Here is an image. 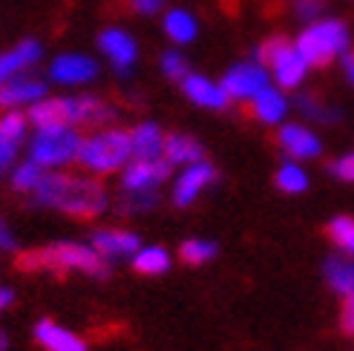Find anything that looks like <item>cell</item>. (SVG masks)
<instances>
[{
	"label": "cell",
	"instance_id": "22",
	"mask_svg": "<svg viewBox=\"0 0 354 351\" xmlns=\"http://www.w3.org/2000/svg\"><path fill=\"white\" fill-rule=\"evenodd\" d=\"M133 268L138 271V274H147V276H158V274H165L167 268H170V256H167V251H162V248H138L136 254H133Z\"/></svg>",
	"mask_w": 354,
	"mask_h": 351
},
{
	"label": "cell",
	"instance_id": "36",
	"mask_svg": "<svg viewBox=\"0 0 354 351\" xmlns=\"http://www.w3.org/2000/svg\"><path fill=\"white\" fill-rule=\"evenodd\" d=\"M343 73H346V78L354 84V49H346V52H343Z\"/></svg>",
	"mask_w": 354,
	"mask_h": 351
},
{
	"label": "cell",
	"instance_id": "24",
	"mask_svg": "<svg viewBox=\"0 0 354 351\" xmlns=\"http://www.w3.org/2000/svg\"><path fill=\"white\" fill-rule=\"evenodd\" d=\"M277 187L282 193H303L308 187V176L303 167L297 164H282L279 173H277Z\"/></svg>",
	"mask_w": 354,
	"mask_h": 351
},
{
	"label": "cell",
	"instance_id": "21",
	"mask_svg": "<svg viewBox=\"0 0 354 351\" xmlns=\"http://www.w3.org/2000/svg\"><path fill=\"white\" fill-rule=\"evenodd\" d=\"M165 32H167V38L176 41V44H190L193 38H196V17H193L190 12L185 9H173L165 15Z\"/></svg>",
	"mask_w": 354,
	"mask_h": 351
},
{
	"label": "cell",
	"instance_id": "6",
	"mask_svg": "<svg viewBox=\"0 0 354 351\" xmlns=\"http://www.w3.org/2000/svg\"><path fill=\"white\" fill-rule=\"evenodd\" d=\"M259 61L271 69L274 81L279 86H286V90H294L308 73V61L297 49V44L279 38V35H274V38H268L259 46Z\"/></svg>",
	"mask_w": 354,
	"mask_h": 351
},
{
	"label": "cell",
	"instance_id": "17",
	"mask_svg": "<svg viewBox=\"0 0 354 351\" xmlns=\"http://www.w3.org/2000/svg\"><path fill=\"white\" fill-rule=\"evenodd\" d=\"M93 248L104 259H118V256H133L138 251V236L127 231H95L93 234Z\"/></svg>",
	"mask_w": 354,
	"mask_h": 351
},
{
	"label": "cell",
	"instance_id": "31",
	"mask_svg": "<svg viewBox=\"0 0 354 351\" xmlns=\"http://www.w3.org/2000/svg\"><path fill=\"white\" fill-rule=\"evenodd\" d=\"M331 173L337 176V179H343V182H354V153L340 155V159L331 164Z\"/></svg>",
	"mask_w": 354,
	"mask_h": 351
},
{
	"label": "cell",
	"instance_id": "16",
	"mask_svg": "<svg viewBox=\"0 0 354 351\" xmlns=\"http://www.w3.org/2000/svg\"><path fill=\"white\" fill-rule=\"evenodd\" d=\"M35 340H38L46 351H86L81 337H75L73 331L61 328L52 320H41L38 325H35Z\"/></svg>",
	"mask_w": 354,
	"mask_h": 351
},
{
	"label": "cell",
	"instance_id": "27",
	"mask_svg": "<svg viewBox=\"0 0 354 351\" xmlns=\"http://www.w3.org/2000/svg\"><path fill=\"white\" fill-rule=\"evenodd\" d=\"M26 115L17 113V110H9L3 118H0V138H6V142H15L21 144L24 135H26Z\"/></svg>",
	"mask_w": 354,
	"mask_h": 351
},
{
	"label": "cell",
	"instance_id": "20",
	"mask_svg": "<svg viewBox=\"0 0 354 351\" xmlns=\"http://www.w3.org/2000/svg\"><path fill=\"white\" fill-rule=\"evenodd\" d=\"M165 159L170 164H193V162H202V147L193 142L190 135L182 133H173L165 138Z\"/></svg>",
	"mask_w": 354,
	"mask_h": 351
},
{
	"label": "cell",
	"instance_id": "19",
	"mask_svg": "<svg viewBox=\"0 0 354 351\" xmlns=\"http://www.w3.org/2000/svg\"><path fill=\"white\" fill-rule=\"evenodd\" d=\"M286 110H288L286 98H282L277 90H271V86H265L262 93H257L251 98V113L257 121H262V124H279V121L286 118Z\"/></svg>",
	"mask_w": 354,
	"mask_h": 351
},
{
	"label": "cell",
	"instance_id": "34",
	"mask_svg": "<svg viewBox=\"0 0 354 351\" xmlns=\"http://www.w3.org/2000/svg\"><path fill=\"white\" fill-rule=\"evenodd\" d=\"M165 3H167V0H130V6L136 12H141V15H156Z\"/></svg>",
	"mask_w": 354,
	"mask_h": 351
},
{
	"label": "cell",
	"instance_id": "25",
	"mask_svg": "<svg viewBox=\"0 0 354 351\" xmlns=\"http://www.w3.org/2000/svg\"><path fill=\"white\" fill-rule=\"evenodd\" d=\"M41 176H44V167L38 164V162H26V164H21L15 173H12V187L15 190H21V193H32L35 187H38V182H41Z\"/></svg>",
	"mask_w": 354,
	"mask_h": 351
},
{
	"label": "cell",
	"instance_id": "33",
	"mask_svg": "<svg viewBox=\"0 0 354 351\" xmlns=\"http://www.w3.org/2000/svg\"><path fill=\"white\" fill-rule=\"evenodd\" d=\"M17 147H21V144H15V142H6V138H0V173H3L6 167H12L15 155H17Z\"/></svg>",
	"mask_w": 354,
	"mask_h": 351
},
{
	"label": "cell",
	"instance_id": "7",
	"mask_svg": "<svg viewBox=\"0 0 354 351\" xmlns=\"http://www.w3.org/2000/svg\"><path fill=\"white\" fill-rule=\"evenodd\" d=\"M225 93L231 101H251L257 93L268 86V66L265 64H236L222 78Z\"/></svg>",
	"mask_w": 354,
	"mask_h": 351
},
{
	"label": "cell",
	"instance_id": "38",
	"mask_svg": "<svg viewBox=\"0 0 354 351\" xmlns=\"http://www.w3.org/2000/svg\"><path fill=\"white\" fill-rule=\"evenodd\" d=\"M346 251H348V254H351V256H354V236H351V242H348V245H346Z\"/></svg>",
	"mask_w": 354,
	"mask_h": 351
},
{
	"label": "cell",
	"instance_id": "1",
	"mask_svg": "<svg viewBox=\"0 0 354 351\" xmlns=\"http://www.w3.org/2000/svg\"><path fill=\"white\" fill-rule=\"evenodd\" d=\"M29 196L38 202V205L64 210V214L78 216V219L98 216L101 210L107 207V193H104V187L98 182L81 179V176L46 173V170L41 176L38 187H35Z\"/></svg>",
	"mask_w": 354,
	"mask_h": 351
},
{
	"label": "cell",
	"instance_id": "26",
	"mask_svg": "<svg viewBox=\"0 0 354 351\" xmlns=\"http://www.w3.org/2000/svg\"><path fill=\"white\" fill-rule=\"evenodd\" d=\"M214 254H216V245L205 242V239H187L179 251L182 262H187V265H202V262H207Z\"/></svg>",
	"mask_w": 354,
	"mask_h": 351
},
{
	"label": "cell",
	"instance_id": "28",
	"mask_svg": "<svg viewBox=\"0 0 354 351\" xmlns=\"http://www.w3.org/2000/svg\"><path fill=\"white\" fill-rule=\"evenodd\" d=\"M162 73L173 81H182L190 69H187V61L179 55V52H165L162 55Z\"/></svg>",
	"mask_w": 354,
	"mask_h": 351
},
{
	"label": "cell",
	"instance_id": "11",
	"mask_svg": "<svg viewBox=\"0 0 354 351\" xmlns=\"http://www.w3.org/2000/svg\"><path fill=\"white\" fill-rule=\"evenodd\" d=\"M182 90L185 95L193 101V104H199V107H207V110H225L227 104H231V95L225 93V86L222 84H214V81H207L202 75H185L182 78Z\"/></svg>",
	"mask_w": 354,
	"mask_h": 351
},
{
	"label": "cell",
	"instance_id": "39",
	"mask_svg": "<svg viewBox=\"0 0 354 351\" xmlns=\"http://www.w3.org/2000/svg\"><path fill=\"white\" fill-rule=\"evenodd\" d=\"M3 345H6V340H3V337H0V351H3Z\"/></svg>",
	"mask_w": 354,
	"mask_h": 351
},
{
	"label": "cell",
	"instance_id": "9",
	"mask_svg": "<svg viewBox=\"0 0 354 351\" xmlns=\"http://www.w3.org/2000/svg\"><path fill=\"white\" fill-rule=\"evenodd\" d=\"M46 95V84L29 75H17L6 84H0V107L3 110H17V107H29V104L41 101Z\"/></svg>",
	"mask_w": 354,
	"mask_h": 351
},
{
	"label": "cell",
	"instance_id": "14",
	"mask_svg": "<svg viewBox=\"0 0 354 351\" xmlns=\"http://www.w3.org/2000/svg\"><path fill=\"white\" fill-rule=\"evenodd\" d=\"M98 46L101 52L113 61V66L118 69V73H124V69H130L136 55H138V49H136V41L130 38L127 32H121V29H104L98 35Z\"/></svg>",
	"mask_w": 354,
	"mask_h": 351
},
{
	"label": "cell",
	"instance_id": "8",
	"mask_svg": "<svg viewBox=\"0 0 354 351\" xmlns=\"http://www.w3.org/2000/svg\"><path fill=\"white\" fill-rule=\"evenodd\" d=\"M170 173V162L167 159H136L133 164H127L124 170V190L127 193H145V190H153L158 187Z\"/></svg>",
	"mask_w": 354,
	"mask_h": 351
},
{
	"label": "cell",
	"instance_id": "15",
	"mask_svg": "<svg viewBox=\"0 0 354 351\" xmlns=\"http://www.w3.org/2000/svg\"><path fill=\"white\" fill-rule=\"evenodd\" d=\"M277 138H279V147L291 159H314V155H320V138L299 124H286Z\"/></svg>",
	"mask_w": 354,
	"mask_h": 351
},
{
	"label": "cell",
	"instance_id": "12",
	"mask_svg": "<svg viewBox=\"0 0 354 351\" xmlns=\"http://www.w3.org/2000/svg\"><path fill=\"white\" fill-rule=\"evenodd\" d=\"M98 73V66L93 58L86 55H75V52H69V55H58L49 66V75L55 78L58 84H86L93 81Z\"/></svg>",
	"mask_w": 354,
	"mask_h": 351
},
{
	"label": "cell",
	"instance_id": "18",
	"mask_svg": "<svg viewBox=\"0 0 354 351\" xmlns=\"http://www.w3.org/2000/svg\"><path fill=\"white\" fill-rule=\"evenodd\" d=\"M130 150H133V159H162L165 155V135L156 124L145 121L130 133Z\"/></svg>",
	"mask_w": 354,
	"mask_h": 351
},
{
	"label": "cell",
	"instance_id": "37",
	"mask_svg": "<svg viewBox=\"0 0 354 351\" xmlns=\"http://www.w3.org/2000/svg\"><path fill=\"white\" fill-rule=\"evenodd\" d=\"M12 296H15V294H12L9 288H0V311H3V308L12 303Z\"/></svg>",
	"mask_w": 354,
	"mask_h": 351
},
{
	"label": "cell",
	"instance_id": "13",
	"mask_svg": "<svg viewBox=\"0 0 354 351\" xmlns=\"http://www.w3.org/2000/svg\"><path fill=\"white\" fill-rule=\"evenodd\" d=\"M41 55H44V49H41L38 41H24V44H17L15 49L3 52V55H0V84L24 75L29 66H35L41 61Z\"/></svg>",
	"mask_w": 354,
	"mask_h": 351
},
{
	"label": "cell",
	"instance_id": "23",
	"mask_svg": "<svg viewBox=\"0 0 354 351\" xmlns=\"http://www.w3.org/2000/svg\"><path fill=\"white\" fill-rule=\"evenodd\" d=\"M326 279H328V285L337 294H343V296L354 294V262H348V259H328L326 262Z\"/></svg>",
	"mask_w": 354,
	"mask_h": 351
},
{
	"label": "cell",
	"instance_id": "32",
	"mask_svg": "<svg viewBox=\"0 0 354 351\" xmlns=\"http://www.w3.org/2000/svg\"><path fill=\"white\" fill-rule=\"evenodd\" d=\"M340 325H343L346 334H354V294H348V296H346V303H343Z\"/></svg>",
	"mask_w": 354,
	"mask_h": 351
},
{
	"label": "cell",
	"instance_id": "3",
	"mask_svg": "<svg viewBox=\"0 0 354 351\" xmlns=\"http://www.w3.org/2000/svg\"><path fill=\"white\" fill-rule=\"evenodd\" d=\"M130 159H133L130 133H121V130L95 133V135L86 138V142H81V150H78V162L93 173L121 170Z\"/></svg>",
	"mask_w": 354,
	"mask_h": 351
},
{
	"label": "cell",
	"instance_id": "10",
	"mask_svg": "<svg viewBox=\"0 0 354 351\" xmlns=\"http://www.w3.org/2000/svg\"><path fill=\"white\" fill-rule=\"evenodd\" d=\"M214 176H216V170L210 167L207 162L187 164V170L179 176V182H176V187H173V202L179 207L193 205V199H196L210 182H214Z\"/></svg>",
	"mask_w": 354,
	"mask_h": 351
},
{
	"label": "cell",
	"instance_id": "30",
	"mask_svg": "<svg viewBox=\"0 0 354 351\" xmlns=\"http://www.w3.org/2000/svg\"><path fill=\"white\" fill-rule=\"evenodd\" d=\"M326 6V0H294V12L303 17V21H317Z\"/></svg>",
	"mask_w": 354,
	"mask_h": 351
},
{
	"label": "cell",
	"instance_id": "4",
	"mask_svg": "<svg viewBox=\"0 0 354 351\" xmlns=\"http://www.w3.org/2000/svg\"><path fill=\"white\" fill-rule=\"evenodd\" d=\"M297 49L308 66H326L348 49V29L343 21H317L297 38Z\"/></svg>",
	"mask_w": 354,
	"mask_h": 351
},
{
	"label": "cell",
	"instance_id": "5",
	"mask_svg": "<svg viewBox=\"0 0 354 351\" xmlns=\"http://www.w3.org/2000/svg\"><path fill=\"white\" fill-rule=\"evenodd\" d=\"M84 138L78 135L75 127L61 124V127H44L35 133L29 144V159L38 162L41 167H61L78 159Z\"/></svg>",
	"mask_w": 354,
	"mask_h": 351
},
{
	"label": "cell",
	"instance_id": "29",
	"mask_svg": "<svg viewBox=\"0 0 354 351\" xmlns=\"http://www.w3.org/2000/svg\"><path fill=\"white\" fill-rule=\"evenodd\" d=\"M328 236L340 245V248H346V245L351 242V236H354V219H348V216H337L331 225H328Z\"/></svg>",
	"mask_w": 354,
	"mask_h": 351
},
{
	"label": "cell",
	"instance_id": "35",
	"mask_svg": "<svg viewBox=\"0 0 354 351\" xmlns=\"http://www.w3.org/2000/svg\"><path fill=\"white\" fill-rule=\"evenodd\" d=\"M9 248H15V236L9 231V225L0 219V251H9Z\"/></svg>",
	"mask_w": 354,
	"mask_h": 351
},
{
	"label": "cell",
	"instance_id": "2",
	"mask_svg": "<svg viewBox=\"0 0 354 351\" xmlns=\"http://www.w3.org/2000/svg\"><path fill=\"white\" fill-rule=\"evenodd\" d=\"M21 268H49V271H84L90 276H107V262L93 248V245H75V242H61L49 245V248L26 251L17 256Z\"/></svg>",
	"mask_w": 354,
	"mask_h": 351
}]
</instances>
